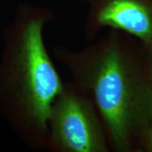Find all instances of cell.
Returning <instances> with one entry per match:
<instances>
[{
  "label": "cell",
  "instance_id": "6da1fadb",
  "mask_svg": "<svg viewBox=\"0 0 152 152\" xmlns=\"http://www.w3.org/2000/svg\"><path fill=\"white\" fill-rule=\"evenodd\" d=\"M125 33L107 30L79 49L57 44L54 58L69 81L91 98L111 151H139L152 98L141 47Z\"/></svg>",
  "mask_w": 152,
  "mask_h": 152
},
{
  "label": "cell",
  "instance_id": "7a4b0ae2",
  "mask_svg": "<svg viewBox=\"0 0 152 152\" xmlns=\"http://www.w3.org/2000/svg\"><path fill=\"white\" fill-rule=\"evenodd\" d=\"M54 19L48 6L21 3L2 33L0 116L31 151H46L49 114L65 86L45 42Z\"/></svg>",
  "mask_w": 152,
  "mask_h": 152
},
{
  "label": "cell",
  "instance_id": "3957f363",
  "mask_svg": "<svg viewBox=\"0 0 152 152\" xmlns=\"http://www.w3.org/2000/svg\"><path fill=\"white\" fill-rule=\"evenodd\" d=\"M48 152H110L103 122L86 93L70 81L55 99L48 118Z\"/></svg>",
  "mask_w": 152,
  "mask_h": 152
},
{
  "label": "cell",
  "instance_id": "277c9868",
  "mask_svg": "<svg viewBox=\"0 0 152 152\" xmlns=\"http://www.w3.org/2000/svg\"><path fill=\"white\" fill-rule=\"evenodd\" d=\"M86 6L83 34L87 42L105 29L125 33L140 43L152 40V0H79Z\"/></svg>",
  "mask_w": 152,
  "mask_h": 152
},
{
  "label": "cell",
  "instance_id": "5b68a950",
  "mask_svg": "<svg viewBox=\"0 0 152 152\" xmlns=\"http://www.w3.org/2000/svg\"><path fill=\"white\" fill-rule=\"evenodd\" d=\"M139 151L152 152V98L150 104L146 125L140 141Z\"/></svg>",
  "mask_w": 152,
  "mask_h": 152
},
{
  "label": "cell",
  "instance_id": "8992f818",
  "mask_svg": "<svg viewBox=\"0 0 152 152\" xmlns=\"http://www.w3.org/2000/svg\"><path fill=\"white\" fill-rule=\"evenodd\" d=\"M140 47H141L143 58L146 65L147 71L152 83V40L148 42L141 43Z\"/></svg>",
  "mask_w": 152,
  "mask_h": 152
}]
</instances>
